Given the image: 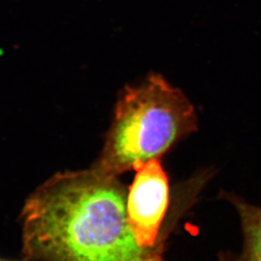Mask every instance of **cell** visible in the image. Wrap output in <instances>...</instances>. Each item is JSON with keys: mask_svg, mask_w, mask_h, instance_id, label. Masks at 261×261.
I'll return each mask as SVG.
<instances>
[{"mask_svg": "<svg viewBox=\"0 0 261 261\" xmlns=\"http://www.w3.org/2000/svg\"><path fill=\"white\" fill-rule=\"evenodd\" d=\"M127 190L92 167L56 173L24 204V252L44 261H163L164 240L145 249L132 233Z\"/></svg>", "mask_w": 261, "mask_h": 261, "instance_id": "6da1fadb", "label": "cell"}, {"mask_svg": "<svg viewBox=\"0 0 261 261\" xmlns=\"http://www.w3.org/2000/svg\"><path fill=\"white\" fill-rule=\"evenodd\" d=\"M194 106L163 75H151L123 90L103 149L92 168L119 177L152 160H160L197 130Z\"/></svg>", "mask_w": 261, "mask_h": 261, "instance_id": "7a4b0ae2", "label": "cell"}, {"mask_svg": "<svg viewBox=\"0 0 261 261\" xmlns=\"http://www.w3.org/2000/svg\"><path fill=\"white\" fill-rule=\"evenodd\" d=\"M135 171L127 190V221L140 247L151 249L164 240L163 224L170 205L169 180L160 160H152Z\"/></svg>", "mask_w": 261, "mask_h": 261, "instance_id": "3957f363", "label": "cell"}, {"mask_svg": "<svg viewBox=\"0 0 261 261\" xmlns=\"http://www.w3.org/2000/svg\"><path fill=\"white\" fill-rule=\"evenodd\" d=\"M224 196L235 207L242 225L244 249L237 261H261V206L230 194L224 193Z\"/></svg>", "mask_w": 261, "mask_h": 261, "instance_id": "277c9868", "label": "cell"}, {"mask_svg": "<svg viewBox=\"0 0 261 261\" xmlns=\"http://www.w3.org/2000/svg\"><path fill=\"white\" fill-rule=\"evenodd\" d=\"M0 261H8V260H4V259H0Z\"/></svg>", "mask_w": 261, "mask_h": 261, "instance_id": "5b68a950", "label": "cell"}]
</instances>
